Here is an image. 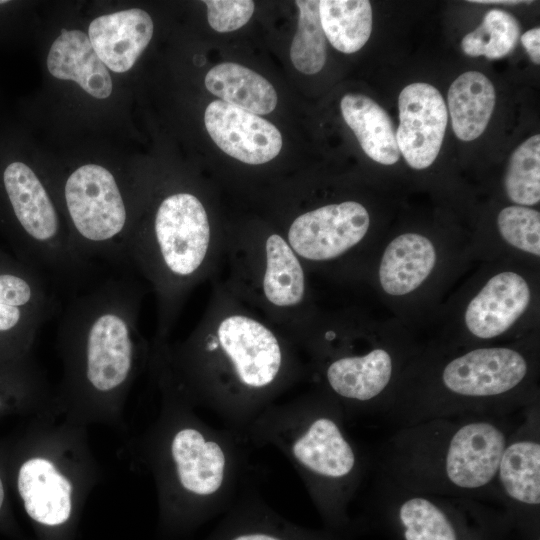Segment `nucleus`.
<instances>
[{
  "label": "nucleus",
  "instance_id": "f257e3e1",
  "mask_svg": "<svg viewBox=\"0 0 540 540\" xmlns=\"http://www.w3.org/2000/svg\"><path fill=\"white\" fill-rule=\"evenodd\" d=\"M539 350L527 338L421 349L379 415L397 427L467 414H514L539 401Z\"/></svg>",
  "mask_w": 540,
  "mask_h": 540
},
{
  "label": "nucleus",
  "instance_id": "f03ea898",
  "mask_svg": "<svg viewBox=\"0 0 540 540\" xmlns=\"http://www.w3.org/2000/svg\"><path fill=\"white\" fill-rule=\"evenodd\" d=\"M522 410L434 418L398 427L380 451L377 477L418 493L495 497L498 463Z\"/></svg>",
  "mask_w": 540,
  "mask_h": 540
},
{
  "label": "nucleus",
  "instance_id": "7ed1b4c3",
  "mask_svg": "<svg viewBox=\"0 0 540 540\" xmlns=\"http://www.w3.org/2000/svg\"><path fill=\"white\" fill-rule=\"evenodd\" d=\"M347 419L330 396L270 405L247 428L252 447L273 446L290 461L317 507L344 514L357 495L368 461L349 435Z\"/></svg>",
  "mask_w": 540,
  "mask_h": 540
},
{
  "label": "nucleus",
  "instance_id": "20e7f679",
  "mask_svg": "<svg viewBox=\"0 0 540 540\" xmlns=\"http://www.w3.org/2000/svg\"><path fill=\"white\" fill-rule=\"evenodd\" d=\"M138 292L126 273L75 296L64 309L59 336L81 384L117 392L129 380L135 356Z\"/></svg>",
  "mask_w": 540,
  "mask_h": 540
},
{
  "label": "nucleus",
  "instance_id": "39448f33",
  "mask_svg": "<svg viewBox=\"0 0 540 540\" xmlns=\"http://www.w3.org/2000/svg\"><path fill=\"white\" fill-rule=\"evenodd\" d=\"M218 347L212 351L225 361L227 379L214 415L244 435L270 405V392L279 382L284 356L275 335L246 316L225 318L217 329Z\"/></svg>",
  "mask_w": 540,
  "mask_h": 540
},
{
  "label": "nucleus",
  "instance_id": "423d86ee",
  "mask_svg": "<svg viewBox=\"0 0 540 540\" xmlns=\"http://www.w3.org/2000/svg\"><path fill=\"white\" fill-rule=\"evenodd\" d=\"M63 200L69 235L82 259L125 269L132 230L124 194L112 172L98 164L78 167L64 182Z\"/></svg>",
  "mask_w": 540,
  "mask_h": 540
},
{
  "label": "nucleus",
  "instance_id": "0eeeda50",
  "mask_svg": "<svg viewBox=\"0 0 540 540\" xmlns=\"http://www.w3.org/2000/svg\"><path fill=\"white\" fill-rule=\"evenodd\" d=\"M420 350L405 336L385 330L362 351L333 355L323 370L328 395L340 405L347 421L380 414Z\"/></svg>",
  "mask_w": 540,
  "mask_h": 540
},
{
  "label": "nucleus",
  "instance_id": "6e6552de",
  "mask_svg": "<svg viewBox=\"0 0 540 540\" xmlns=\"http://www.w3.org/2000/svg\"><path fill=\"white\" fill-rule=\"evenodd\" d=\"M535 305L536 286L527 273L512 267L496 269L464 302L461 334L444 346L506 343L504 340L514 337Z\"/></svg>",
  "mask_w": 540,
  "mask_h": 540
},
{
  "label": "nucleus",
  "instance_id": "1a4fd4ad",
  "mask_svg": "<svg viewBox=\"0 0 540 540\" xmlns=\"http://www.w3.org/2000/svg\"><path fill=\"white\" fill-rule=\"evenodd\" d=\"M152 230L153 243L131 254L129 261L143 267L154 256L163 271L182 279L199 269L209 247L210 225L196 196L180 192L164 198L155 212Z\"/></svg>",
  "mask_w": 540,
  "mask_h": 540
},
{
  "label": "nucleus",
  "instance_id": "9d476101",
  "mask_svg": "<svg viewBox=\"0 0 540 540\" xmlns=\"http://www.w3.org/2000/svg\"><path fill=\"white\" fill-rule=\"evenodd\" d=\"M445 244L417 231L402 232L382 249L377 280L384 297L408 302L424 293L447 261Z\"/></svg>",
  "mask_w": 540,
  "mask_h": 540
},
{
  "label": "nucleus",
  "instance_id": "9b49d317",
  "mask_svg": "<svg viewBox=\"0 0 540 540\" xmlns=\"http://www.w3.org/2000/svg\"><path fill=\"white\" fill-rule=\"evenodd\" d=\"M495 498L519 512L540 506V404L525 407L501 454Z\"/></svg>",
  "mask_w": 540,
  "mask_h": 540
},
{
  "label": "nucleus",
  "instance_id": "f8f14e48",
  "mask_svg": "<svg viewBox=\"0 0 540 540\" xmlns=\"http://www.w3.org/2000/svg\"><path fill=\"white\" fill-rule=\"evenodd\" d=\"M370 215L356 201L329 204L297 217L290 226V247L312 261L335 259L367 235Z\"/></svg>",
  "mask_w": 540,
  "mask_h": 540
},
{
  "label": "nucleus",
  "instance_id": "ddd939ff",
  "mask_svg": "<svg viewBox=\"0 0 540 540\" xmlns=\"http://www.w3.org/2000/svg\"><path fill=\"white\" fill-rule=\"evenodd\" d=\"M396 140L407 164L423 170L433 164L444 139L448 112L440 92L428 83H412L398 98Z\"/></svg>",
  "mask_w": 540,
  "mask_h": 540
},
{
  "label": "nucleus",
  "instance_id": "4468645a",
  "mask_svg": "<svg viewBox=\"0 0 540 540\" xmlns=\"http://www.w3.org/2000/svg\"><path fill=\"white\" fill-rule=\"evenodd\" d=\"M204 122L216 145L241 162L266 163L282 148L281 133L271 122L222 100L206 107Z\"/></svg>",
  "mask_w": 540,
  "mask_h": 540
},
{
  "label": "nucleus",
  "instance_id": "2eb2a0df",
  "mask_svg": "<svg viewBox=\"0 0 540 540\" xmlns=\"http://www.w3.org/2000/svg\"><path fill=\"white\" fill-rule=\"evenodd\" d=\"M150 15L138 8L102 15L88 30L93 49L110 70L123 73L132 68L153 35Z\"/></svg>",
  "mask_w": 540,
  "mask_h": 540
},
{
  "label": "nucleus",
  "instance_id": "dca6fc26",
  "mask_svg": "<svg viewBox=\"0 0 540 540\" xmlns=\"http://www.w3.org/2000/svg\"><path fill=\"white\" fill-rule=\"evenodd\" d=\"M17 485L25 511L34 521L58 526L69 519L72 485L51 461L41 457L25 461Z\"/></svg>",
  "mask_w": 540,
  "mask_h": 540
},
{
  "label": "nucleus",
  "instance_id": "f3484780",
  "mask_svg": "<svg viewBox=\"0 0 540 540\" xmlns=\"http://www.w3.org/2000/svg\"><path fill=\"white\" fill-rule=\"evenodd\" d=\"M47 68L53 77L75 81L95 98H107L112 92L107 67L80 30H62L49 50Z\"/></svg>",
  "mask_w": 540,
  "mask_h": 540
},
{
  "label": "nucleus",
  "instance_id": "a211bd4d",
  "mask_svg": "<svg viewBox=\"0 0 540 540\" xmlns=\"http://www.w3.org/2000/svg\"><path fill=\"white\" fill-rule=\"evenodd\" d=\"M343 119L365 154L377 163L393 165L400 152L389 114L363 94H346L340 103Z\"/></svg>",
  "mask_w": 540,
  "mask_h": 540
},
{
  "label": "nucleus",
  "instance_id": "6ab92c4d",
  "mask_svg": "<svg viewBox=\"0 0 540 540\" xmlns=\"http://www.w3.org/2000/svg\"><path fill=\"white\" fill-rule=\"evenodd\" d=\"M447 99L455 135L463 141L478 138L486 129L495 107L492 82L478 71H467L453 81Z\"/></svg>",
  "mask_w": 540,
  "mask_h": 540
},
{
  "label": "nucleus",
  "instance_id": "aec40b11",
  "mask_svg": "<svg viewBox=\"0 0 540 540\" xmlns=\"http://www.w3.org/2000/svg\"><path fill=\"white\" fill-rule=\"evenodd\" d=\"M205 86L222 101L256 115L271 113L278 101L269 81L233 62H223L211 68L205 76Z\"/></svg>",
  "mask_w": 540,
  "mask_h": 540
},
{
  "label": "nucleus",
  "instance_id": "412c9836",
  "mask_svg": "<svg viewBox=\"0 0 540 540\" xmlns=\"http://www.w3.org/2000/svg\"><path fill=\"white\" fill-rule=\"evenodd\" d=\"M319 17L326 38L340 52L360 50L372 31V8L367 0H321Z\"/></svg>",
  "mask_w": 540,
  "mask_h": 540
},
{
  "label": "nucleus",
  "instance_id": "4be33fe9",
  "mask_svg": "<svg viewBox=\"0 0 540 540\" xmlns=\"http://www.w3.org/2000/svg\"><path fill=\"white\" fill-rule=\"evenodd\" d=\"M266 271L263 290L277 306L298 304L304 295V273L290 245L277 234L266 241Z\"/></svg>",
  "mask_w": 540,
  "mask_h": 540
},
{
  "label": "nucleus",
  "instance_id": "5701e85b",
  "mask_svg": "<svg viewBox=\"0 0 540 540\" xmlns=\"http://www.w3.org/2000/svg\"><path fill=\"white\" fill-rule=\"evenodd\" d=\"M0 304L38 311L49 317L55 300L47 282L16 257L0 249Z\"/></svg>",
  "mask_w": 540,
  "mask_h": 540
},
{
  "label": "nucleus",
  "instance_id": "b1692460",
  "mask_svg": "<svg viewBox=\"0 0 540 540\" xmlns=\"http://www.w3.org/2000/svg\"><path fill=\"white\" fill-rule=\"evenodd\" d=\"M520 36V23L512 14L490 10L482 23L463 37L461 47L468 56H485L495 60L509 55L517 46Z\"/></svg>",
  "mask_w": 540,
  "mask_h": 540
},
{
  "label": "nucleus",
  "instance_id": "393cba45",
  "mask_svg": "<svg viewBox=\"0 0 540 540\" xmlns=\"http://www.w3.org/2000/svg\"><path fill=\"white\" fill-rule=\"evenodd\" d=\"M299 19L294 35L290 58L294 67L301 73H318L327 57L326 36L319 17V1L297 0Z\"/></svg>",
  "mask_w": 540,
  "mask_h": 540
},
{
  "label": "nucleus",
  "instance_id": "a878e982",
  "mask_svg": "<svg viewBox=\"0 0 540 540\" xmlns=\"http://www.w3.org/2000/svg\"><path fill=\"white\" fill-rule=\"evenodd\" d=\"M504 190L514 205L531 207L540 201V135L525 140L510 157Z\"/></svg>",
  "mask_w": 540,
  "mask_h": 540
},
{
  "label": "nucleus",
  "instance_id": "bb28decb",
  "mask_svg": "<svg viewBox=\"0 0 540 540\" xmlns=\"http://www.w3.org/2000/svg\"><path fill=\"white\" fill-rule=\"evenodd\" d=\"M499 236L513 251L539 260L540 213L531 207L510 205L500 210L496 218Z\"/></svg>",
  "mask_w": 540,
  "mask_h": 540
},
{
  "label": "nucleus",
  "instance_id": "cd10ccee",
  "mask_svg": "<svg viewBox=\"0 0 540 540\" xmlns=\"http://www.w3.org/2000/svg\"><path fill=\"white\" fill-rule=\"evenodd\" d=\"M48 317L38 311L0 304V357L22 353Z\"/></svg>",
  "mask_w": 540,
  "mask_h": 540
},
{
  "label": "nucleus",
  "instance_id": "c85d7f7f",
  "mask_svg": "<svg viewBox=\"0 0 540 540\" xmlns=\"http://www.w3.org/2000/svg\"><path fill=\"white\" fill-rule=\"evenodd\" d=\"M207 18L218 32H230L244 26L254 13L251 0H207Z\"/></svg>",
  "mask_w": 540,
  "mask_h": 540
},
{
  "label": "nucleus",
  "instance_id": "c756f323",
  "mask_svg": "<svg viewBox=\"0 0 540 540\" xmlns=\"http://www.w3.org/2000/svg\"><path fill=\"white\" fill-rule=\"evenodd\" d=\"M226 540H293L288 533L273 530V526H243ZM295 540V539H294Z\"/></svg>",
  "mask_w": 540,
  "mask_h": 540
},
{
  "label": "nucleus",
  "instance_id": "7c9ffc66",
  "mask_svg": "<svg viewBox=\"0 0 540 540\" xmlns=\"http://www.w3.org/2000/svg\"><path fill=\"white\" fill-rule=\"evenodd\" d=\"M520 41L536 65L540 63V28L534 27L520 36Z\"/></svg>",
  "mask_w": 540,
  "mask_h": 540
},
{
  "label": "nucleus",
  "instance_id": "2f4dec72",
  "mask_svg": "<svg viewBox=\"0 0 540 540\" xmlns=\"http://www.w3.org/2000/svg\"><path fill=\"white\" fill-rule=\"evenodd\" d=\"M471 3H479V4H504V5H516L519 3H530L527 1H514V0H471L469 1Z\"/></svg>",
  "mask_w": 540,
  "mask_h": 540
},
{
  "label": "nucleus",
  "instance_id": "473e14b6",
  "mask_svg": "<svg viewBox=\"0 0 540 540\" xmlns=\"http://www.w3.org/2000/svg\"><path fill=\"white\" fill-rule=\"evenodd\" d=\"M3 500H4V488H3V484L0 478V509L3 505Z\"/></svg>",
  "mask_w": 540,
  "mask_h": 540
}]
</instances>
